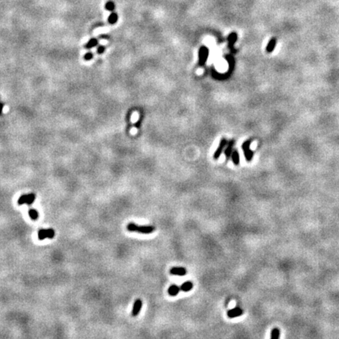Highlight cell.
Returning a JSON list of instances; mask_svg holds the SVG:
<instances>
[{"mask_svg":"<svg viewBox=\"0 0 339 339\" xmlns=\"http://www.w3.org/2000/svg\"><path fill=\"white\" fill-rule=\"evenodd\" d=\"M250 144H251V140H246L245 142H243V145H242V148H243V153L245 156L246 160L247 162L251 161L253 159V156H254V152L250 148Z\"/></svg>","mask_w":339,"mask_h":339,"instance_id":"6da1fadb","label":"cell"},{"mask_svg":"<svg viewBox=\"0 0 339 339\" xmlns=\"http://www.w3.org/2000/svg\"><path fill=\"white\" fill-rule=\"evenodd\" d=\"M209 56V49L206 47H200L199 50V65L200 66L204 65L206 63V60Z\"/></svg>","mask_w":339,"mask_h":339,"instance_id":"7a4b0ae2","label":"cell"},{"mask_svg":"<svg viewBox=\"0 0 339 339\" xmlns=\"http://www.w3.org/2000/svg\"><path fill=\"white\" fill-rule=\"evenodd\" d=\"M228 144H229V142H228V140H227L225 138L221 139L220 144H219V146L218 147L217 150L215 151V152H214V159H218V158L220 157V156L221 155V153H222L223 150H224V148L228 145Z\"/></svg>","mask_w":339,"mask_h":339,"instance_id":"3957f363","label":"cell"},{"mask_svg":"<svg viewBox=\"0 0 339 339\" xmlns=\"http://www.w3.org/2000/svg\"><path fill=\"white\" fill-rule=\"evenodd\" d=\"M243 314V310L239 307H236L232 309H230L227 312V316L230 319L236 318L239 316H241Z\"/></svg>","mask_w":339,"mask_h":339,"instance_id":"277c9868","label":"cell"},{"mask_svg":"<svg viewBox=\"0 0 339 339\" xmlns=\"http://www.w3.org/2000/svg\"><path fill=\"white\" fill-rule=\"evenodd\" d=\"M156 231V228L152 225H138L137 232L141 234H151Z\"/></svg>","mask_w":339,"mask_h":339,"instance_id":"5b68a950","label":"cell"},{"mask_svg":"<svg viewBox=\"0 0 339 339\" xmlns=\"http://www.w3.org/2000/svg\"><path fill=\"white\" fill-rule=\"evenodd\" d=\"M170 273L174 276H185L187 274V269L184 267H173L170 269Z\"/></svg>","mask_w":339,"mask_h":339,"instance_id":"8992f818","label":"cell"},{"mask_svg":"<svg viewBox=\"0 0 339 339\" xmlns=\"http://www.w3.org/2000/svg\"><path fill=\"white\" fill-rule=\"evenodd\" d=\"M141 308H142V301L138 298V299L136 300L134 302V304H133V309L131 312L132 316H138V314L140 313V310H141Z\"/></svg>","mask_w":339,"mask_h":339,"instance_id":"52a82bcc","label":"cell"},{"mask_svg":"<svg viewBox=\"0 0 339 339\" xmlns=\"http://www.w3.org/2000/svg\"><path fill=\"white\" fill-rule=\"evenodd\" d=\"M237 34L236 32H231L230 35L228 36V42H229V47L230 50L232 53H236V49H234V44L237 40Z\"/></svg>","mask_w":339,"mask_h":339,"instance_id":"ba28073f","label":"cell"},{"mask_svg":"<svg viewBox=\"0 0 339 339\" xmlns=\"http://www.w3.org/2000/svg\"><path fill=\"white\" fill-rule=\"evenodd\" d=\"M180 287H178V286L175 285V284H173V285L169 287L167 292H168V295L171 296V297H175V296L178 295V293L180 292Z\"/></svg>","mask_w":339,"mask_h":339,"instance_id":"9c48e42d","label":"cell"},{"mask_svg":"<svg viewBox=\"0 0 339 339\" xmlns=\"http://www.w3.org/2000/svg\"><path fill=\"white\" fill-rule=\"evenodd\" d=\"M234 144H235V140H231L229 141L228 145L226 146V148H225V156H226L227 159H229V158L231 157V154H232V152H233V151H232V148H233Z\"/></svg>","mask_w":339,"mask_h":339,"instance_id":"30bf717a","label":"cell"},{"mask_svg":"<svg viewBox=\"0 0 339 339\" xmlns=\"http://www.w3.org/2000/svg\"><path fill=\"white\" fill-rule=\"evenodd\" d=\"M276 43H277V39H276V37L272 38L271 39L269 40L268 45H267L266 51L268 52V53H272V52L274 50V49H275V47H276Z\"/></svg>","mask_w":339,"mask_h":339,"instance_id":"8fae6325","label":"cell"},{"mask_svg":"<svg viewBox=\"0 0 339 339\" xmlns=\"http://www.w3.org/2000/svg\"><path fill=\"white\" fill-rule=\"evenodd\" d=\"M193 287H194V285H193V283L192 281H185V283L181 284L180 288L181 290H182L183 292H188V291L192 290Z\"/></svg>","mask_w":339,"mask_h":339,"instance_id":"7c38bea8","label":"cell"},{"mask_svg":"<svg viewBox=\"0 0 339 339\" xmlns=\"http://www.w3.org/2000/svg\"><path fill=\"white\" fill-rule=\"evenodd\" d=\"M225 59H226L227 61L229 62V72H231V71H233V69H234V66H235V60H234L233 57L231 56V55H226V56H225Z\"/></svg>","mask_w":339,"mask_h":339,"instance_id":"4fadbf2b","label":"cell"},{"mask_svg":"<svg viewBox=\"0 0 339 339\" xmlns=\"http://www.w3.org/2000/svg\"><path fill=\"white\" fill-rule=\"evenodd\" d=\"M231 159H232V162H233V163L236 165V166H238L239 164V152L236 151V150H234L233 152H232V154H231Z\"/></svg>","mask_w":339,"mask_h":339,"instance_id":"5bb4252c","label":"cell"},{"mask_svg":"<svg viewBox=\"0 0 339 339\" xmlns=\"http://www.w3.org/2000/svg\"><path fill=\"white\" fill-rule=\"evenodd\" d=\"M97 44H98V41H97V39H95V38H93V39H90L88 41V42H87V45H86V48H87V49H91L93 47H96Z\"/></svg>","mask_w":339,"mask_h":339,"instance_id":"9a60e30c","label":"cell"},{"mask_svg":"<svg viewBox=\"0 0 339 339\" xmlns=\"http://www.w3.org/2000/svg\"><path fill=\"white\" fill-rule=\"evenodd\" d=\"M35 199V193H30L27 195V199H26V204L28 205H32L34 203Z\"/></svg>","mask_w":339,"mask_h":339,"instance_id":"2e32d148","label":"cell"},{"mask_svg":"<svg viewBox=\"0 0 339 339\" xmlns=\"http://www.w3.org/2000/svg\"><path fill=\"white\" fill-rule=\"evenodd\" d=\"M118 21V14L116 13H112L110 16H108V22L112 24H115Z\"/></svg>","mask_w":339,"mask_h":339,"instance_id":"e0dca14e","label":"cell"},{"mask_svg":"<svg viewBox=\"0 0 339 339\" xmlns=\"http://www.w3.org/2000/svg\"><path fill=\"white\" fill-rule=\"evenodd\" d=\"M280 331L279 330L278 328H274L271 331V338L272 339H277L280 338Z\"/></svg>","mask_w":339,"mask_h":339,"instance_id":"ac0fdd59","label":"cell"},{"mask_svg":"<svg viewBox=\"0 0 339 339\" xmlns=\"http://www.w3.org/2000/svg\"><path fill=\"white\" fill-rule=\"evenodd\" d=\"M28 214H29V216H30V218H32V220H36V219L39 218V213H38L35 210H34V209L29 210Z\"/></svg>","mask_w":339,"mask_h":339,"instance_id":"d6986e66","label":"cell"},{"mask_svg":"<svg viewBox=\"0 0 339 339\" xmlns=\"http://www.w3.org/2000/svg\"><path fill=\"white\" fill-rule=\"evenodd\" d=\"M138 225H137V224H135V223H130V224H128L127 225V226H126V229H127V230L130 231H137V230H138Z\"/></svg>","mask_w":339,"mask_h":339,"instance_id":"ffe728a7","label":"cell"},{"mask_svg":"<svg viewBox=\"0 0 339 339\" xmlns=\"http://www.w3.org/2000/svg\"><path fill=\"white\" fill-rule=\"evenodd\" d=\"M38 236L40 240H43L47 237V230L46 229H40L39 232H38Z\"/></svg>","mask_w":339,"mask_h":339,"instance_id":"44dd1931","label":"cell"},{"mask_svg":"<svg viewBox=\"0 0 339 339\" xmlns=\"http://www.w3.org/2000/svg\"><path fill=\"white\" fill-rule=\"evenodd\" d=\"M105 9L109 11H113L115 9V4L114 2L112 1H109L105 4Z\"/></svg>","mask_w":339,"mask_h":339,"instance_id":"7402d4cb","label":"cell"},{"mask_svg":"<svg viewBox=\"0 0 339 339\" xmlns=\"http://www.w3.org/2000/svg\"><path fill=\"white\" fill-rule=\"evenodd\" d=\"M47 230V237L49 239H53L55 236V231L53 229H46Z\"/></svg>","mask_w":339,"mask_h":339,"instance_id":"603a6c76","label":"cell"},{"mask_svg":"<svg viewBox=\"0 0 339 339\" xmlns=\"http://www.w3.org/2000/svg\"><path fill=\"white\" fill-rule=\"evenodd\" d=\"M26 199H27V195H22L18 199L17 204L18 205H23L24 204H26Z\"/></svg>","mask_w":339,"mask_h":339,"instance_id":"cb8c5ba5","label":"cell"},{"mask_svg":"<svg viewBox=\"0 0 339 339\" xmlns=\"http://www.w3.org/2000/svg\"><path fill=\"white\" fill-rule=\"evenodd\" d=\"M93 54L92 53H90V52H89V53H87V54H85L84 56V59L86 60V61H90V60H91L92 58H93Z\"/></svg>","mask_w":339,"mask_h":339,"instance_id":"d4e9b609","label":"cell"},{"mask_svg":"<svg viewBox=\"0 0 339 339\" xmlns=\"http://www.w3.org/2000/svg\"><path fill=\"white\" fill-rule=\"evenodd\" d=\"M105 47L104 46H100V47L97 48V53H98L99 54H103L104 51H105Z\"/></svg>","mask_w":339,"mask_h":339,"instance_id":"484cf974","label":"cell"},{"mask_svg":"<svg viewBox=\"0 0 339 339\" xmlns=\"http://www.w3.org/2000/svg\"><path fill=\"white\" fill-rule=\"evenodd\" d=\"M2 109H3V104L2 102H0V115H2Z\"/></svg>","mask_w":339,"mask_h":339,"instance_id":"4316f807","label":"cell"}]
</instances>
